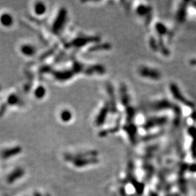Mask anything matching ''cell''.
<instances>
[{
	"instance_id": "obj_1",
	"label": "cell",
	"mask_w": 196,
	"mask_h": 196,
	"mask_svg": "<svg viewBox=\"0 0 196 196\" xmlns=\"http://www.w3.org/2000/svg\"><path fill=\"white\" fill-rule=\"evenodd\" d=\"M170 90H171V94H172L173 97H174L176 100L183 103L184 105L188 106L189 107H192V108L195 107V105H194L192 102H190L188 99H186V98L184 97V95L181 94L179 87H178V86L176 83H171V84H170Z\"/></svg>"
},
{
	"instance_id": "obj_22",
	"label": "cell",
	"mask_w": 196,
	"mask_h": 196,
	"mask_svg": "<svg viewBox=\"0 0 196 196\" xmlns=\"http://www.w3.org/2000/svg\"><path fill=\"white\" fill-rule=\"evenodd\" d=\"M60 117H61V119H62V121H65V122H68L70 121V119H71L72 114L70 111H69V110H65L61 113Z\"/></svg>"
},
{
	"instance_id": "obj_5",
	"label": "cell",
	"mask_w": 196,
	"mask_h": 196,
	"mask_svg": "<svg viewBox=\"0 0 196 196\" xmlns=\"http://www.w3.org/2000/svg\"><path fill=\"white\" fill-rule=\"evenodd\" d=\"M123 129L128 134V138H129L130 141L132 144L136 143V131H137V128H136V125H134L133 123H128L127 124L124 125L123 127Z\"/></svg>"
},
{
	"instance_id": "obj_24",
	"label": "cell",
	"mask_w": 196,
	"mask_h": 196,
	"mask_svg": "<svg viewBox=\"0 0 196 196\" xmlns=\"http://www.w3.org/2000/svg\"><path fill=\"white\" fill-rule=\"evenodd\" d=\"M149 44H150L151 49H152L153 51H155V52H156V51L159 50L158 41H156V39H155L154 37H150V41H149Z\"/></svg>"
},
{
	"instance_id": "obj_10",
	"label": "cell",
	"mask_w": 196,
	"mask_h": 196,
	"mask_svg": "<svg viewBox=\"0 0 196 196\" xmlns=\"http://www.w3.org/2000/svg\"><path fill=\"white\" fill-rule=\"evenodd\" d=\"M120 96H121V101L122 105L125 107H128L129 106V96H128L127 88L124 83H122L121 85V88H120Z\"/></svg>"
},
{
	"instance_id": "obj_8",
	"label": "cell",
	"mask_w": 196,
	"mask_h": 196,
	"mask_svg": "<svg viewBox=\"0 0 196 196\" xmlns=\"http://www.w3.org/2000/svg\"><path fill=\"white\" fill-rule=\"evenodd\" d=\"M189 2L187 1H182L181 3L180 6H179V9L177 10V13H176V20L179 23H183L186 18V15H187V4Z\"/></svg>"
},
{
	"instance_id": "obj_2",
	"label": "cell",
	"mask_w": 196,
	"mask_h": 196,
	"mask_svg": "<svg viewBox=\"0 0 196 196\" xmlns=\"http://www.w3.org/2000/svg\"><path fill=\"white\" fill-rule=\"evenodd\" d=\"M138 73L142 77L152 80H159L161 78V73H160L159 70L146 66H142L139 68L138 70Z\"/></svg>"
},
{
	"instance_id": "obj_15",
	"label": "cell",
	"mask_w": 196,
	"mask_h": 196,
	"mask_svg": "<svg viewBox=\"0 0 196 196\" xmlns=\"http://www.w3.org/2000/svg\"><path fill=\"white\" fill-rule=\"evenodd\" d=\"M126 121L127 123H132L134 117L136 115V111L134 107L131 106H128L126 107Z\"/></svg>"
},
{
	"instance_id": "obj_19",
	"label": "cell",
	"mask_w": 196,
	"mask_h": 196,
	"mask_svg": "<svg viewBox=\"0 0 196 196\" xmlns=\"http://www.w3.org/2000/svg\"><path fill=\"white\" fill-rule=\"evenodd\" d=\"M35 13L38 15H41L45 13L46 12V7L44 5V3L42 2H38L35 4L34 7Z\"/></svg>"
},
{
	"instance_id": "obj_17",
	"label": "cell",
	"mask_w": 196,
	"mask_h": 196,
	"mask_svg": "<svg viewBox=\"0 0 196 196\" xmlns=\"http://www.w3.org/2000/svg\"><path fill=\"white\" fill-rule=\"evenodd\" d=\"M155 28L160 37L162 36H165L168 33V29H167L166 26L162 23H157L155 25Z\"/></svg>"
},
{
	"instance_id": "obj_18",
	"label": "cell",
	"mask_w": 196,
	"mask_h": 196,
	"mask_svg": "<svg viewBox=\"0 0 196 196\" xmlns=\"http://www.w3.org/2000/svg\"><path fill=\"white\" fill-rule=\"evenodd\" d=\"M72 75H73V73H72L71 71H60L57 72V73H56L55 74H54L56 78L58 80L69 79L70 78H71Z\"/></svg>"
},
{
	"instance_id": "obj_27",
	"label": "cell",
	"mask_w": 196,
	"mask_h": 196,
	"mask_svg": "<svg viewBox=\"0 0 196 196\" xmlns=\"http://www.w3.org/2000/svg\"><path fill=\"white\" fill-rule=\"evenodd\" d=\"M192 5H193L194 7L196 8V1H193V2H192Z\"/></svg>"
},
{
	"instance_id": "obj_23",
	"label": "cell",
	"mask_w": 196,
	"mask_h": 196,
	"mask_svg": "<svg viewBox=\"0 0 196 196\" xmlns=\"http://www.w3.org/2000/svg\"><path fill=\"white\" fill-rule=\"evenodd\" d=\"M46 94V90L44 88V86H38L35 90L34 94L37 98H41L44 97Z\"/></svg>"
},
{
	"instance_id": "obj_16",
	"label": "cell",
	"mask_w": 196,
	"mask_h": 196,
	"mask_svg": "<svg viewBox=\"0 0 196 196\" xmlns=\"http://www.w3.org/2000/svg\"><path fill=\"white\" fill-rule=\"evenodd\" d=\"M21 52L23 54L27 56H31L35 54L36 52V49L33 46L29 45V44H25L21 47Z\"/></svg>"
},
{
	"instance_id": "obj_3",
	"label": "cell",
	"mask_w": 196,
	"mask_h": 196,
	"mask_svg": "<svg viewBox=\"0 0 196 196\" xmlns=\"http://www.w3.org/2000/svg\"><path fill=\"white\" fill-rule=\"evenodd\" d=\"M167 118L166 117H154L151 118L150 119L147 120L145 123L143 125V128L144 129L148 130L150 128L156 127V126H163L167 123Z\"/></svg>"
},
{
	"instance_id": "obj_20",
	"label": "cell",
	"mask_w": 196,
	"mask_h": 196,
	"mask_svg": "<svg viewBox=\"0 0 196 196\" xmlns=\"http://www.w3.org/2000/svg\"><path fill=\"white\" fill-rule=\"evenodd\" d=\"M158 43L159 50H160V52H161L162 54H164V55H166V56L169 55V51H168V49H167V48L166 47V46H165L164 42H163V39H162L161 37L159 38V40L158 41Z\"/></svg>"
},
{
	"instance_id": "obj_7",
	"label": "cell",
	"mask_w": 196,
	"mask_h": 196,
	"mask_svg": "<svg viewBox=\"0 0 196 196\" xmlns=\"http://www.w3.org/2000/svg\"><path fill=\"white\" fill-rule=\"evenodd\" d=\"M110 105L107 104L101 109L100 112H99V114L97 115V118H96L95 123L97 126H101V125L105 123V121L107 118V115L108 113V112L110 111Z\"/></svg>"
},
{
	"instance_id": "obj_6",
	"label": "cell",
	"mask_w": 196,
	"mask_h": 196,
	"mask_svg": "<svg viewBox=\"0 0 196 196\" xmlns=\"http://www.w3.org/2000/svg\"><path fill=\"white\" fill-rule=\"evenodd\" d=\"M175 106L173 103H171L170 101L167 100V99H161L153 103L152 107V109L155 110H166V109H174Z\"/></svg>"
},
{
	"instance_id": "obj_21",
	"label": "cell",
	"mask_w": 196,
	"mask_h": 196,
	"mask_svg": "<svg viewBox=\"0 0 196 196\" xmlns=\"http://www.w3.org/2000/svg\"><path fill=\"white\" fill-rule=\"evenodd\" d=\"M111 48V46H110V44L108 43H104V44H98V45H96L95 46H93L90 49L91 51H96V50H107V49H110Z\"/></svg>"
},
{
	"instance_id": "obj_13",
	"label": "cell",
	"mask_w": 196,
	"mask_h": 196,
	"mask_svg": "<svg viewBox=\"0 0 196 196\" xmlns=\"http://www.w3.org/2000/svg\"><path fill=\"white\" fill-rule=\"evenodd\" d=\"M105 72V69L102 65H91L86 70V73L87 74H93V73H98V74H102Z\"/></svg>"
},
{
	"instance_id": "obj_25",
	"label": "cell",
	"mask_w": 196,
	"mask_h": 196,
	"mask_svg": "<svg viewBox=\"0 0 196 196\" xmlns=\"http://www.w3.org/2000/svg\"><path fill=\"white\" fill-rule=\"evenodd\" d=\"M18 98L15 94H11L8 98L7 103L9 104V105H14V104L18 103Z\"/></svg>"
},
{
	"instance_id": "obj_12",
	"label": "cell",
	"mask_w": 196,
	"mask_h": 196,
	"mask_svg": "<svg viewBox=\"0 0 196 196\" xmlns=\"http://www.w3.org/2000/svg\"><path fill=\"white\" fill-rule=\"evenodd\" d=\"M187 131H188L189 136L192 138V146H191L192 155L194 156H196V127L194 126H189L187 128Z\"/></svg>"
},
{
	"instance_id": "obj_9",
	"label": "cell",
	"mask_w": 196,
	"mask_h": 196,
	"mask_svg": "<svg viewBox=\"0 0 196 196\" xmlns=\"http://www.w3.org/2000/svg\"><path fill=\"white\" fill-rule=\"evenodd\" d=\"M65 17H66V11L64 9H62L60 11V14H59L58 17L56 19L55 23H54V25H53V30L55 32H58L59 30H61V28L63 25L64 22H65Z\"/></svg>"
},
{
	"instance_id": "obj_4",
	"label": "cell",
	"mask_w": 196,
	"mask_h": 196,
	"mask_svg": "<svg viewBox=\"0 0 196 196\" xmlns=\"http://www.w3.org/2000/svg\"><path fill=\"white\" fill-rule=\"evenodd\" d=\"M136 13L139 16L145 17L146 25H149L152 20V7L149 5L141 4L136 8Z\"/></svg>"
},
{
	"instance_id": "obj_11",
	"label": "cell",
	"mask_w": 196,
	"mask_h": 196,
	"mask_svg": "<svg viewBox=\"0 0 196 196\" xmlns=\"http://www.w3.org/2000/svg\"><path fill=\"white\" fill-rule=\"evenodd\" d=\"M107 91H108L109 97L110 98V110H111L113 113H115L117 112V107H116V102H115V95H114L113 88V86H111V84L107 83Z\"/></svg>"
},
{
	"instance_id": "obj_14",
	"label": "cell",
	"mask_w": 196,
	"mask_h": 196,
	"mask_svg": "<svg viewBox=\"0 0 196 196\" xmlns=\"http://www.w3.org/2000/svg\"><path fill=\"white\" fill-rule=\"evenodd\" d=\"M12 22L13 19L9 14L4 13L0 16V23L4 26H10L12 24Z\"/></svg>"
},
{
	"instance_id": "obj_26",
	"label": "cell",
	"mask_w": 196,
	"mask_h": 196,
	"mask_svg": "<svg viewBox=\"0 0 196 196\" xmlns=\"http://www.w3.org/2000/svg\"><path fill=\"white\" fill-rule=\"evenodd\" d=\"M189 63L191 65H193V66H196V59H192L189 61Z\"/></svg>"
}]
</instances>
